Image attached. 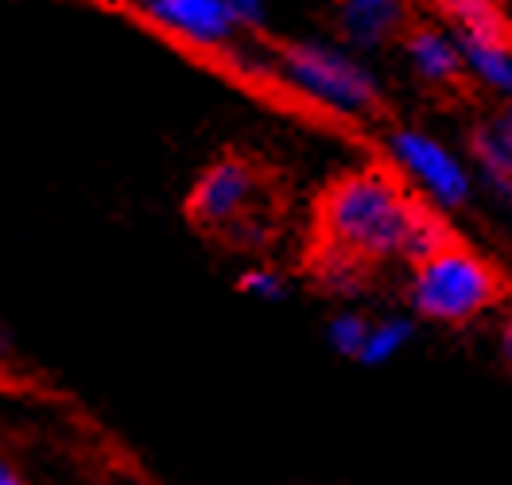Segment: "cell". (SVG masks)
<instances>
[{
	"mask_svg": "<svg viewBox=\"0 0 512 485\" xmlns=\"http://www.w3.org/2000/svg\"><path fill=\"white\" fill-rule=\"evenodd\" d=\"M419 210L423 202H416L392 175L377 167L346 171L319 198L322 249L357 264L408 260Z\"/></svg>",
	"mask_w": 512,
	"mask_h": 485,
	"instance_id": "cell-1",
	"label": "cell"
},
{
	"mask_svg": "<svg viewBox=\"0 0 512 485\" xmlns=\"http://www.w3.org/2000/svg\"><path fill=\"white\" fill-rule=\"evenodd\" d=\"M501 295L497 268L462 241H447L431 257L408 264L404 299L419 323L474 326L501 303Z\"/></svg>",
	"mask_w": 512,
	"mask_h": 485,
	"instance_id": "cell-2",
	"label": "cell"
},
{
	"mask_svg": "<svg viewBox=\"0 0 512 485\" xmlns=\"http://www.w3.org/2000/svg\"><path fill=\"white\" fill-rule=\"evenodd\" d=\"M280 78L291 94L338 117H369L381 109V78L365 55L338 39H295L280 51Z\"/></svg>",
	"mask_w": 512,
	"mask_h": 485,
	"instance_id": "cell-3",
	"label": "cell"
},
{
	"mask_svg": "<svg viewBox=\"0 0 512 485\" xmlns=\"http://www.w3.org/2000/svg\"><path fill=\"white\" fill-rule=\"evenodd\" d=\"M384 152L431 210L458 214L474 202V191H478L474 163L443 136L419 129V125H396L384 136Z\"/></svg>",
	"mask_w": 512,
	"mask_h": 485,
	"instance_id": "cell-4",
	"label": "cell"
},
{
	"mask_svg": "<svg viewBox=\"0 0 512 485\" xmlns=\"http://www.w3.org/2000/svg\"><path fill=\"white\" fill-rule=\"evenodd\" d=\"M260 194V175L241 156H218L194 175L187 191V218L206 233H229L249 222Z\"/></svg>",
	"mask_w": 512,
	"mask_h": 485,
	"instance_id": "cell-5",
	"label": "cell"
},
{
	"mask_svg": "<svg viewBox=\"0 0 512 485\" xmlns=\"http://www.w3.org/2000/svg\"><path fill=\"white\" fill-rule=\"evenodd\" d=\"M140 12L160 28L191 47L218 51L229 47L245 24L229 8V0H140Z\"/></svg>",
	"mask_w": 512,
	"mask_h": 485,
	"instance_id": "cell-6",
	"label": "cell"
},
{
	"mask_svg": "<svg viewBox=\"0 0 512 485\" xmlns=\"http://www.w3.org/2000/svg\"><path fill=\"white\" fill-rule=\"evenodd\" d=\"M412 32L408 0H334V35L357 55H381Z\"/></svg>",
	"mask_w": 512,
	"mask_h": 485,
	"instance_id": "cell-7",
	"label": "cell"
},
{
	"mask_svg": "<svg viewBox=\"0 0 512 485\" xmlns=\"http://www.w3.org/2000/svg\"><path fill=\"white\" fill-rule=\"evenodd\" d=\"M400 55H404L408 74L431 90H447L458 78H466L462 35L450 24H412V32L400 43Z\"/></svg>",
	"mask_w": 512,
	"mask_h": 485,
	"instance_id": "cell-8",
	"label": "cell"
},
{
	"mask_svg": "<svg viewBox=\"0 0 512 485\" xmlns=\"http://www.w3.org/2000/svg\"><path fill=\"white\" fill-rule=\"evenodd\" d=\"M462 35V66L466 78L478 86L481 94L497 97V101H512V39L505 35L501 24L493 28H474Z\"/></svg>",
	"mask_w": 512,
	"mask_h": 485,
	"instance_id": "cell-9",
	"label": "cell"
},
{
	"mask_svg": "<svg viewBox=\"0 0 512 485\" xmlns=\"http://www.w3.org/2000/svg\"><path fill=\"white\" fill-rule=\"evenodd\" d=\"M416 323H419L416 315H400V311H388L381 319H373V330L365 338V350L357 357V365L361 369H384V365H392L396 357L412 346Z\"/></svg>",
	"mask_w": 512,
	"mask_h": 485,
	"instance_id": "cell-10",
	"label": "cell"
},
{
	"mask_svg": "<svg viewBox=\"0 0 512 485\" xmlns=\"http://www.w3.org/2000/svg\"><path fill=\"white\" fill-rule=\"evenodd\" d=\"M369 330H373V319H369L365 311H357V307H342V311H334V315L326 319L322 338H326L330 354L346 357V361H357L361 350H365Z\"/></svg>",
	"mask_w": 512,
	"mask_h": 485,
	"instance_id": "cell-11",
	"label": "cell"
},
{
	"mask_svg": "<svg viewBox=\"0 0 512 485\" xmlns=\"http://www.w3.org/2000/svg\"><path fill=\"white\" fill-rule=\"evenodd\" d=\"M454 32H474V28H493L501 24L497 0H427Z\"/></svg>",
	"mask_w": 512,
	"mask_h": 485,
	"instance_id": "cell-12",
	"label": "cell"
},
{
	"mask_svg": "<svg viewBox=\"0 0 512 485\" xmlns=\"http://www.w3.org/2000/svg\"><path fill=\"white\" fill-rule=\"evenodd\" d=\"M237 291L256 299V303H280L288 295V276L280 268H272V264H249L237 276Z\"/></svg>",
	"mask_w": 512,
	"mask_h": 485,
	"instance_id": "cell-13",
	"label": "cell"
},
{
	"mask_svg": "<svg viewBox=\"0 0 512 485\" xmlns=\"http://www.w3.org/2000/svg\"><path fill=\"white\" fill-rule=\"evenodd\" d=\"M229 8L237 12V20L245 28H260L268 20V0H229Z\"/></svg>",
	"mask_w": 512,
	"mask_h": 485,
	"instance_id": "cell-14",
	"label": "cell"
},
{
	"mask_svg": "<svg viewBox=\"0 0 512 485\" xmlns=\"http://www.w3.org/2000/svg\"><path fill=\"white\" fill-rule=\"evenodd\" d=\"M497 357H501L505 373L512 377V311H505V319L497 326Z\"/></svg>",
	"mask_w": 512,
	"mask_h": 485,
	"instance_id": "cell-15",
	"label": "cell"
},
{
	"mask_svg": "<svg viewBox=\"0 0 512 485\" xmlns=\"http://www.w3.org/2000/svg\"><path fill=\"white\" fill-rule=\"evenodd\" d=\"M0 485H28V478H24L12 462H4V466H0Z\"/></svg>",
	"mask_w": 512,
	"mask_h": 485,
	"instance_id": "cell-16",
	"label": "cell"
},
{
	"mask_svg": "<svg viewBox=\"0 0 512 485\" xmlns=\"http://www.w3.org/2000/svg\"><path fill=\"white\" fill-rule=\"evenodd\" d=\"M505 206H509V210H512V191H509V198H505Z\"/></svg>",
	"mask_w": 512,
	"mask_h": 485,
	"instance_id": "cell-17",
	"label": "cell"
}]
</instances>
